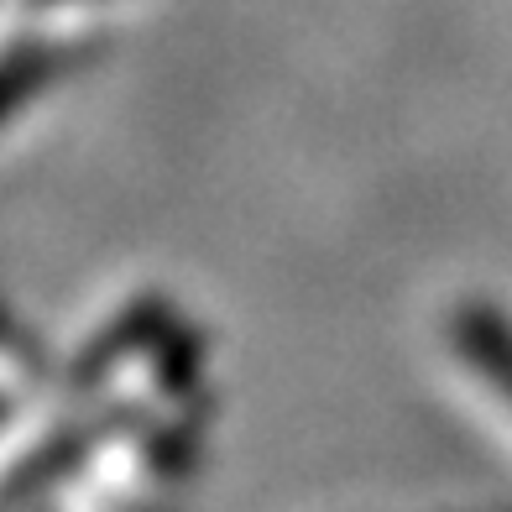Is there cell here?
Wrapping results in <instances>:
<instances>
[{"instance_id":"cell-1","label":"cell","mask_w":512,"mask_h":512,"mask_svg":"<svg viewBox=\"0 0 512 512\" xmlns=\"http://www.w3.org/2000/svg\"><path fill=\"white\" fill-rule=\"evenodd\" d=\"M460 330H465V345H471V356H481V366H492L497 377L512 382V335L502 330V319H497V314H486V309H476L471 319L460 324Z\"/></svg>"}]
</instances>
